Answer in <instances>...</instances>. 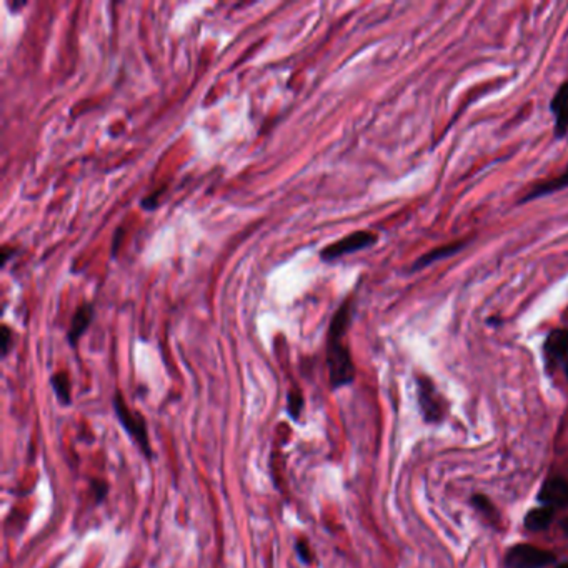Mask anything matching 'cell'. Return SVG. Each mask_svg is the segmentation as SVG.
<instances>
[{
    "label": "cell",
    "instance_id": "cell-6",
    "mask_svg": "<svg viewBox=\"0 0 568 568\" xmlns=\"http://www.w3.org/2000/svg\"><path fill=\"white\" fill-rule=\"evenodd\" d=\"M543 362L548 372L563 369L568 360V329H554L543 340Z\"/></svg>",
    "mask_w": 568,
    "mask_h": 568
},
{
    "label": "cell",
    "instance_id": "cell-2",
    "mask_svg": "<svg viewBox=\"0 0 568 568\" xmlns=\"http://www.w3.org/2000/svg\"><path fill=\"white\" fill-rule=\"evenodd\" d=\"M113 408H116L117 418L120 422V425L124 427L125 432L135 440V444L139 445L140 450L144 452V455L147 459H152V445L151 439H149V430L147 424H145V418L137 413L135 410H130L127 402H125L124 395L120 392L116 393L113 397Z\"/></svg>",
    "mask_w": 568,
    "mask_h": 568
},
{
    "label": "cell",
    "instance_id": "cell-22",
    "mask_svg": "<svg viewBox=\"0 0 568 568\" xmlns=\"http://www.w3.org/2000/svg\"><path fill=\"white\" fill-rule=\"evenodd\" d=\"M557 568H568V562H563V563H560V565H558Z\"/></svg>",
    "mask_w": 568,
    "mask_h": 568
},
{
    "label": "cell",
    "instance_id": "cell-10",
    "mask_svg": "<svg viewBox=\"0 0 568 568\" xmlns=\"http://www.w3.org/2000/svg\"><path fill=\"white\" fill-rule=\"evenodd\" d=\"M468 243H470V240L460 239V240H455V242H447V243H444V245L432 248V250L425 252L422 257H418L415 262L412 263V267H410L408 272H412V274H413V272L424 270V268L433 265V263L440 262V260L450 259V257H453V255L460 254V252L463 250V248L467 247Z\"/></svg>",
    "mask_w": 568,
    "mask_h": 568
},
{
    "label": "cell",
    "instance_id": "cell-18",
    "mask_svg": "<svg viewBox=\"0 0 568 568\" xmlns=\"http://www.w3.org/2000/svg\"><path fill=\"white\" fill-rule=\"evenodd\" d=\"M162 192H164V188H159V190L153 192L151 197H145L144 202H142V207L149 208V210H152V208H155V207H157V197H159Z\"/></svg>",
    "mask_w": 568,
    "mask_h": 568
},
{
    "label": "cell",
    "instance_id": "cell-19",
    "mask_svg": "<svg viewBox=\"0 0 568 568\" xmlns=\"http://www.w3.org/2000/svg\"><path fill=\"white\" fill-rule=\"evenodd\" d=\"M92 487H96V490H97V500H102L105 496V493L109 492V487H107V483L105 482H102V480H96V482L92 483Z\"/></svg>",
    "mask_w": 568,
    "mask_h": 568
},
{
    "label": "cell",
    "instance_id": "cell-16",
    "mask_svg": "<svg viewBox=\"0 0 568 568\" xmlns=\"http://www.w3.org/2000/svg\"><path fill=\"white\" fill-rule=\"evenodd\" d=\"M295 551H297L298 558L302 560L303 563H312V560H314V555H312V550H310V543L307 542L305 538H301L297 540V543H295Z\"/></svg>",
    "mask_w": 568,
    "mask_h": 568
},
{
    "label": "cell",
    "instance_id": "cell-9",
    "mask_svg": "<svg viewBox=\"0 0 568 568\" xmlns=\"http://www.w3.org/2000/svg\"><path fill=\"white\" fill-rule=\"evenodd\" d=\"M568 188V167L563 172H560L558 175L555 177H548V179L540 180L534 185H530V188L523 193L518 199V205L534 202L536 199H543V197L551 195V193L562 192Z\"/></svg>",
    "mask_w": 568,
    "mask_h": 568
},
{
    "label": "cell",
    "instance_id": "cell-4",
    "mask_svg": "<svg viewBox=\"0 0 568 568\" xmlns=\"http://www.w3.org/2000/svg\"><path fill=\"white\" fill-rule=\"evenodd\" d=\"M557 562V555L528 543L512 545L505 554L507 568H547Z\"/></svg>",
    "mask_w": 568,
    "mask_h": 568
},
{
    "label": "cell",
    "instance_id": "cell-21",
    "mask_svg": "<svg viewBox=\"0 0 568 568\" xmlns=\"http://www.w3.org/2000/svg\"><path fill=\"white\" fill-rule=\"evenodd\" d=\"M563 372H565V377H567V380H568V360H567V364L563 365Z\"/></svg>",
    "mask_w": 568,
    "mask_h": 568
},
{
    "label": "cell",
    "instance_id": "cell-3",
    "mask_svg": "<svg viewBox=\"0 0 568 568\" xmlns=\"http://www.w3.org/2000/svg\"><path fill=\"white\" fill-rule=\"evenodd\" d=\"M417 397L418 407H420L422 417L427 424H439L444 420L447 413V404L445 398L433 384V380L427 375H417Z\"/></svg>",
    "mask_w": 568,
    "mask_h": 568
},
{
    "label": "cell",
    "instance_id": "cell-20",
    "mask_svg": "<svg viewBox=\"0 0 568 568\" xmlns=\"http://www.w3.org/2000/svg\"><path fill=\"white\" fill-rule=\"evenodd\" d=\"M2 254H3V259H2V265H6V263H7V260H9V257H10V254H12V250H10V248H7V247H3V250H2Z\"/></svg>",
    "mask_w": 568,
    "mask_h": 568
},
{
    "label": "cell",
    "instance_id": "cell-14",
    "mask_svg": "<svg viewBox=\"0 0 568 568\" xmlns=\"http://www.w3.org/2000/svg\"><path fill=\"white\" fill-rule=\"evenodd\" d=\"M470 503L477 508V510L480 512V514L487 516V518L490 520L493 525H499L500 514H499V510H496L495 505H493V502L490 499H488L487 495H483V493H475V495H473L470 499Z\"/></svg>",
    "mask_w": 568,
    "mask_h": 568
},
{
    "label": "cell",
    "instance_id": "cell-7",
    "mask_svg": "<svg viewBox=\"0 0 568 568\" xmlns=\"http://www.w3.org/2000/svg\"><path fill=\"white\" fill-rule=\"evenodd\" d=\"M536 500L540 505L550 507L554 510L568 508V480L558 475L548 477L540 487Z\"/></svg>",
    "mask_w": 568,
    "mask_h": 568
},
{
    "label": "cell",
    "instance_id": "cell-1",
    "mask_svg": "<svg viewBox=\"0 0 568 568\" xmlns=\"http://www.w3.org/2000/svg\"><path fill=\"white\" fill-rule=\"evenodd\" d=\"M353 297H347L334 314L327 335V369L332 390L350 385L355 380V365L345 337L352 323Z\"/></svg>",
    "mask_w": 568,
    "mask_h": 568
},
{
    "label": "cell",
    "instance_id": "cell-8",
    "mask_svg": "<svg viewBox=\"0 0 568 568\" xmlns=\"http://www.w3.org/2000/svg\"><path fill=\"white\" fill-rule=\"evenodd\" d=\"M550 112L554 116V137L557 140L568 135V80H563L555 90L550 100Z\"/></svg>",
    "mask_w": 568,
    "mask_h": 568
},
{
    "label": "cell",
    "instance_id": "cell-12",
    "mask_svg": "<svg viewBox=\"0 0 568 568\" xmlns=\"http://www.w3.org/2000/svg\"><path fill=\"white\" fill-rule=\"evenodd\" d=\"M555 512L557 510H554L550 507H543V505L532 508V510L527 512L525 518H523V525H525L528 532L547 530L550 527V523L554 522Z\"/></svg>",
    "mask_w": 568,
    "mask_h": 568
},
{
    "label": "cell",
    "instance_id": "cell-15",
    "mask_svg": "<svg viewBox=\"0 0 568 568\" xmlns=\"http://www.w3.org/2000/svg\"><path fill=\"white\" fill-rule=\"evenodd\" d=\"M302 407H303V397H302L301 390H298V389L290 390V393H289V413H290V417L294 418V420H297L298 415H301Z\"/></svg>",
    "mask_w": 568,
    "mask_h": 568
},
{
    "label": "cell",
    "instance_id": "cell-5",
    "mask_svg": "<svg viewBox=\"0 0 568 568\" xmlns=\"http://www.w3.org/2000/svg\"><path fill=\"white\" fill-rule=\"evenodd\" d=\"M378 242V235L372 230H357L352 234L342 237L335 243H330L320 252V259L323 262H334V260L343 257V255L355 254V252L365 250L373 247Z\"/></svg>",
    "mask_w": 568,
    "mask_h": 568
},
{
    "label": "cell",
    "instance_id": "cell-17",
    "mask_svg": "<svg viewBox=\"0 0 568 568\" xmlns=\"http://www.w3.org/2000/svg\"><path fill=\"white\" fill-rule=\"evenodd\" d=\"M10 338H12V332L9 330V327L3 325L2 327V343H0V347H2L3 357H6V355L9 353V350H10Z\"/></svg>",
    "mask_w": 568,
    "mask_h": 568
},
{
    "label": "cell",
    "instance_id": "cell-11",
    "mask_svg": "<svg viewBox=\"0 0 568 568\" xmlns=\"http://www.w3.org/2000/svg\"><path fill=\"white\" fill-rule=\"evenodd\" d=\"M94 317V305L89 302H84L82 305L77 307L76 314H74L72 320H70V327L67 330V340L72 347L77 345L78 338L82 337V334L89 329V325L92 323Z\"/></svg>",
    "mask_w": 568,
    "mask_h": 568
},
{
    "label": "cell",
    "instance_id": "cell-13",
    "mask_svg": "<svg viewBox=\"0 0 568 568\" xmlns=\"http://www.w3.org/2000/svg\"><path fill=\"white\" fill-rule=\"evenodd\" d=\"M54 392L57 395L58 402L64 405H70L72 402V385H70V377L67 372H58L52 377Z\"/></svg>",
    "mask_w": 568,
    "mask_h": 568
}]
</instances>
